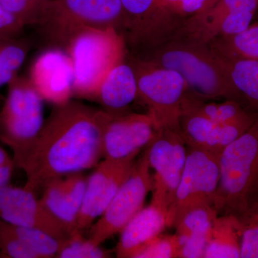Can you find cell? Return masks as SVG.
<instances>
[{"label": "cell", "instance_id": "1", "mask_svg": "<svg viewBox=\"0 0 258 258\" xmlns=\"http://www.w3.org/2000/svg\"><path fill=\"white\" fill-rule=\"evenodd\" d=\"M20 169L36 191L51 180L96 167L105 128L115 113L74 102L55 106Z\"/></svg>", "mask_w": 258, "mask_h": 258}, {"label": "cell", "instance_id": "2", "mask_svg": "<svg viewBox=\"0 0 258 258\" xmlns=\"http://www.w3.org/2000/svg\"><path fill=\"white\" fill-rule=\"evenodd\" d=\"M144 61L177 72L189 93L200 99L240 102L242 98L231 81L225 60L208 44L175 35L154 47Z\"/></svg>", "mask_w": 258, "mask_h": 258}, {"label": "cell", "instance_id": "3", "mask_svg": "<svg viewBox=\"0 0 258 258\" xmlns=\"http://www.w3.org/2000/svg\"><path fill=\"white\" fill-rule=\"evenodd\" d=\"M220 181L214 208L240 217L258 199V118L219 157Z\"/></svg>", "mask_w": 258, "mask_h": 258}, {"label": "cell", "instance_id": "4", "mask_svg": "<svg viewBox=\"0 0 258 258\" xmlns=\"http://www.w3.org/2000/svg\"><path fill=\"white\" fill-rule=\"evenodd\" d=\"M124 37L114 27L86 28L66 44L74 69V95L95 98L108 73L124 60Z\"/></svg>", "mask_w": 258, "mask_h": 258}, {"label": "cell", "instance_id": "5", "mask_svg": "<svg viewBox=\"0 0 258 258\" xmlns=\"http://www.w3.org/2000/svg\"><path fill=\"white\" fill-rule=\"evenodd\" d=\"M0 111V142L20 168L43 127V101L30 80L15 76Z\"/></svg>", "mask_w": 258, "mask_h": 258}, {"label": "cell", "instance_id": "6", "mask_svg": "<svg viewBox=\"0 0 258 258\" xmlns=\"http://www.w3.org/2000/svg\"><path fill=\"white\" fill-rule=\"evenodd\" d=\"M122 20L120 0H54L45 3L37 23L51 38L66 45L83 28H116Z\"/></svg>", "mask_w": 258, "mask_h": 258}, {"label": "cell", "instance_id": "7", "mask_svg": "<svg viewBox=\"0 0 258 258\" xmlns=\"http://www.w3.org/2000/svg\"><path fill=\"white\" fill-rule=\"evenodd\" d=\"M134 69L138 96L148 107V113L158 128L179 130L183 105L189 93L186 81L173 70L144 60Z\"/></svg>", "mask_w": 258, "mask_h": 258}, {"label": "cell", "instance_id": "8", "mask_svg": "<svg viewBox=\"0 0 258 258\" xmlns=\"http://www.w3.org/2000/svg\"><path fill=\"white\" fill-rule=\"evenodd\" d=\"M152 188L153 175L145 151L101 216L90 227L88 239L101 245L112 236L119 233L144 208L148 193Z\"/></svg>", "mask_w": 258, "mask_h": 258}, {"label": "cell", "instance_id": "9", "mask_svg": "<svg viewBox=\"0 0 258 258\" xmlns=\"http://www.w3.org/2000/svg\"><path fill=\"white\" fill-rule=\"evenodd\" d=\"M219 181V157L189 148L175 199L169 209V227L192 209L214 207Z\"/></svg>", "mask_w": 258, "mask_h": 258}, {"label": "cell", "instance_id": "10", "mask_svg": "<svg viewBox=\"0 0 258 258\" xmlns=\"http://www.w3.org/2000/svg\"><path fill=\"white\" fill-rule=\"evenodd\" d=\"M180 131L161 128L147 146L148 161L153 175L152 201L170 209L175 199L187 151Z\"/></svg>", "mask_w": 258, "mask_h": 258}, {"label": "cell", "instance_id": "11", "mask_svg": "<svg viewBox=\"0 0 258 258\" xmlns=\"http://www.w3.org/2000/svg\"><path fill=\"white\" fill-rule=\"evenodd\" d=\"M138 154L122 159L104 158L88 176L77 230H87L101 216L120 186L128 178Z\"/></svg>", "mask_w": 258, "mask_h": 258}, {"label": "cell", "instance_id": "12", "mask_svg": "<svg viewBox=\"0 0 258 258\" xmlns=\"http://www.w3.org/2000/svg\"><path fill=\"white\" fill-rule=\"evenodd\" d=\"M122 25L135 43L156 47L175 36L181 28L178 19L161 7L159 0H120Z\"/></svg>", "mask_w": 258, "mask_h": 258}, {"label": "cell", "instance_id": "13", "mask_svg": "<svg viewBox=\"0 0 258 258\" xmlns=\"http://www.w3.org/2000/svg\"><path fill=\"white\" fill-rule=\"evenodd\" d=\"M0 220L19 227L40 229L57 238L69 236L35 191L10 184L0 188Z\"/></svg>", "mask_w": 258, "mask_h": 258}, {"label": "cell", "instance_id": "14", "mask_svg": "<svg viewBox=\"0 0 258 258\" xmlns=\"http://www.w3.org/2000/svg\"><path fill=\"white\" fill-rule=\"evenodd\" d=\"M159 128L149 113L113 115L103 134V158L122 159L139 154L157 137Z\"/></svg>", "mask_w": 258, "mask_h": 258}, {"label": "cell", "instance_id": "15", "mask_svg": "<svg viewBox=\"0 0 258 258\" xmlns=\"http://www.w3.org/2000/svg\"><path fill=\"white\" fill-rule=\"evenodd\" d=\"M74 76L68 52L52 48L34 60L28 79L44 101L60 106L69 102L74 95Z\"/></svg>", "mask_w": 258, "mask_h": 258}, {"label": "cell", "instance_id": "16", "mask_svg": "<svg viewBox=\"0 0 258 258\" xmlns=\"http://www.w3.org/2000/svg\"><path fill=\"white\" fill-rule=\"evenodd\" d=\"M87 179L76 173L51 180L42 188V203L69 235L78 230Z\"/></svg>", "mask_w": 258, "mask_h": 258}, {"label": "cell", "instance_id": "17", "mask_svg": "<svg viewBox=\"0 0 258 258\" xmlns=\"http://www.w3.org/2000/svg\"><path fill=\"white\" fill-rule=\"evenodd\" d=\"M247 129L220 124L191 112H183L179 120L180 133L187 147L217 157Z\"/></svg>", "mask_w": 258, "mask_h": 258}, {"label": "cell", "instance_id": "18", "mask_svg": "<svg viewBox=\"0 0 258 258\" xmlns=\"http://www.w3.org/2000/svg\"><path fill=\"white\" fill-rule=\"evenodd\" d=\"M166 227H169V210L152 200L149 206L142 208L120 231L115 247L117 257L135 258Z\"/></svg>", "mask_w": 258, "mask_h": 258}, {"label": "cell", "instance_id": "19", "mask_svg": "<svg viewBox=\"0 0 258 258\" xmlns=\"http://www.w3.org/2000/svg\"><path fill=\"white\" fill-rule=\"evenodd\" d=\"M137 96L138 86L135 71L133 66L123 60L108 73L95 98L112 113L128 106Z\"/></svg>", "mask_w": 258, "mask_h": 258}, {"label": "cell", "instance_id": "20", "mask_svg": "<svg viewBox=\"0 0 258 258\" xmlns=\"http://www.w3.org/2000/svg\"><path fill=\"white\" fill-rule=\"evenodd\" d=\"M183 112H191L222 125H237L249 128L258 118V114L245 109L235 100L223 101L200 99L189 93L183 105Z\"/></svg>", "mask_w": 258, "mask_h": 258}, {"label": "cell", "instance_id": "21", "mask_svg": "<svg viewBox=\"0 0 258 258\" xmlns=\"http://www.w3.org/2000/svg\"><path fill=\"white\" fill-rule=\"evenodd\" d=\"M241 254V225L238 217L220 215L212 224L204 257L238 258Z\"/></svg>", "mask_w": 258, "mask_h": 258}, {"label": "cell", "instance_id": "22", "mask_svg": "<svg viewBox=\"0 0 258 258\" xmlns=\"http://www.w3.org/2000/svg\"><path fill=\"white\" fill-rule=\"evenodd\" d=\"M223 59L232 84L247 102L249 110L258 114V61Z\"/></svg>", "mask_w": 258, "mask_h": 258}, {"label": "cell", "instance_id": "23", "mask_svg": "<svg viewBox=\"0 0 258 258\" xmlns=\"http://www.w3.org/2000/svg\"><path fill=\"white\" fill-rule=\"evenodd\" d=\"M208 45L223 58L258 61V23L236 35L215 39Z\"/></svg>", "mask_w": 258, "mask_h": 258}, {"label": "cell", "instance_id": "24", "mask_svg": "<svg viewBox=\"0 0 258 258\" xmlns=\"http://www.w3.org/2000/svg\"><path fill=\"white\" fill-rule=\"evenodd\" d=\"M7 225L15 236L35 252L37 258L57 257L64 239L60 240L40 229Z\"/></svg>", "mask_w": 258, "mask_h": 258}, {"label": "cell", "instance_id": "25", "mask_svg": "<svg viewBox=\"0 0 258 258\" xmlns=\"http://www.w3.org/2000/svg\"><path fill=\"white\" fill-rule=\"evenodd\" d=\"M258 0H217L211 8L185 20L181 28H191L216 21L230 13L239 11L256 12Z\"/></svg>", "mask_w": 258, "mask_h": 258}, {"label": "cell", "instance_id": "26", "mask_svg": "<svg viewBox=\"0 0 258 258\" xmlns=\"http://www.w3.org/2000/svg\"><path fill=\"white\" fill-rule=\"evenodd\" d=\"M218 215V212L211 205L192 209L185 213L174 225L181 244L193 234L211 230L212 224Z\"/></svg>", "mask_w": 258, "mask_h": 258}, {"label": "cell", "instance_id": "27", "mask_svg": "<svg viewBox=\"0 0 258 258\" xmlns=\"http://www.w3.org/2000/svg\"><path fill=\"white\" fill-rule=\"evenodd\" d=\"M81 231H76L62 241L57 257L106 258L110 257L106 249L97 245L89 239L83 238Z\"/></svg>", "mask_w": 258, "mask_h": 258}, {"label": "cell", "instance_id": "28", "mask_svg": "<svg viewBox=\"0 0 258 258\" xmlns=\"http://www.w3.org/2000/svg\"><path fill=\"white\" fill-rule=\"evenodd\" d=\"M238 217L241 225V258H258V199Z\"/></svg>", "mask_w": 258, "mask_h": 258}, {"label": "cell", "instance_id": "29", "mask_svg": "<svg viewBox=\"0 0 258 258\" xmlns=\"http://www.w3.org/2000/svg\"><path fill=\"white\" fill-rule=\"evenodd\" d=\"M181 242L176 234L160 235L154 237L135 256V258L179 257Z\"/></svg>", "mask_w": 258, "mask_h": 258}, {"label": "cell", "instance_id": "30", "mask_svg": "<svg viewBox=\"0 0 258 258\" xmlns=\"http://www.w3.org/2000/svg\"><path fill=\"white\" fill-rule=\"evenodd\" d=\"M217 0H159L169 14L176 19L191 18L211 8Z\"/></svg>", "mask_w": 258, "mask_h": 258}, {"label": "cell", "instance_id": "31", "mask_svg": "<svg viewBox=\"0 0 258 258\" xmlns=\"http://www.w3.org/2000/svg\"><path fill=\"white\" fill-rule=\"evenodd\" d=\"M0 5L25 25L37 23L44 7L28 0H0Z\"/></svg>", "mask_w": 258, "mask_h": 258}, {"label": "cell", "instance_id": "32", "mask_svg": "<svg viewBox=\"0 0 258 258\" xmlns=\"http://www.w3.org/2000/svg\"><path fill=\"white\" fill-rule=\"evenodd\" d=\"M25 24L0 5V39L14 38L23 30Z\"/></svg>", "mask_w": 258, "mask_h": 258}, {"label": "cell", "instance_id": "33", "mask_svg": "<svg viewBox=\"0 0 258 258\" xmlns=\"http://www.w3.org/2000/svg\"><path fill=\"white\" fill-rule=\"evenodd\" d=\"M15 166L13 158L0 147V188L9 184Z\"/></svg>", "mask_w": 258, "mask_h": 258}, {"label": "cell", "instance_id": "34", "mask_svg": "<svg viewBox=\"0 0 258 258\" xmlns=\"http://www.w3.org/2000/svg\"><path fill=\"white\" fill-rule=\"evenodd\" d=\"M16 76V73L10 71L3 64L0 63V88L8 85Z\"/></svg>", "mask_w": 258, "mask_h": 258}]
</instances>
